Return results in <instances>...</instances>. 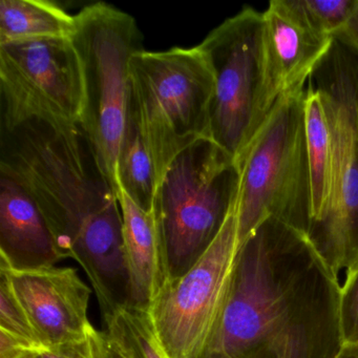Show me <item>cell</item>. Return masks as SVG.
<instances>
[{
  "label": "cell",
  "instance_id": "16",
  "mask_svg": "<svg viewBox=\"0 0 358 358\" xmlns=\"http://www.w3.org/2000/svg\"><path fill=\"white\" fill-rule=\"evenodd\" d=\"M75 29V15L52 1H0V45L39 38H72Z\"/></svg>",
  "mask_w": 358,
  "mask_h": 358
},
{
  "label": "cell",
  "instance_id": "20",
  "mask_svg": "<svg viewBox=\"0 0 358 358\" xmlns=\"http://www.w3.org/2000/svg\"><path fill=\"white\" fill-rule=\"evenodd\" d=\"M0 331L45 350L5 272L0 270Z\"/></svg>",
  "mask_w": 358,
  "mask_h": 358
},
{
  "label": "cell",
  "instance_id": "23",
  "mask_svg": "<svg viewBox=\"0 0 358 358\" xmlns=\"http://www.w3.org/2000/svg\"><path fill=\"white\" fill-rule=\"evenodd\" d=\"M41 358H94L91 338L76 343H64L48 348L41 353Z\"/></svg>",
  "mask_w": 358,
  "mask_h": 358
},
{
  "label": "cell",
  "instance_id": "11",
  "mask_svg": "<svg viewBox=\"0 0 358 358\" xmlns=\"http://www.w3.org/2000/svg\"><path fill=\"white\" fill-rule=\"evenodd\" d=\"M41 345L48 348L89 338L92 289L74 267L14 271L0 266Z\"/></svg>",
  "mask_w": 358,
  "mask_h": 358
},
{
  "label": "cell",
  "instance_id": "12",
  "mask_svg": "<svg viewBox=\"0 0 358 358\" xmlns=\"http://www.w3.org/2000/svg\"><path fill=\"white\" fill-rule=\"evenodd\" d=\"M334 39L312 30L289 0H272L263 13L264 90L268 110L285 94L305 87Z\"/></svg>",
  "mask_w": 358,
  "mask_h": 358
},
{
  "label": "cell",
  "instance_id": "7",
  "mask_svg": "<svg viewBox=\"0 0 358 358\" xmlns=\"http://www.w3.org/2000/svg\"><path fill=\"white\" fill-rule=\"evenodd\" d=\"M75 18L71 39L80 60L85 93L80 123L117 194V158L131 95L129 64L143 50L141 33L133 16L102 1L83 8Z\"/></svg>",
  "mask_w": 358,
  "mask_h": 358
},
{
  "label": "cell",
  "instance_id": "4",
  "mask_svg": "<svg viewBox=\"0 0 358 358\" xmlns=\"http://www.w3.org/2000/svg\"><path fill=\"white\" fill-rule=\"evenodd\" d=\"M305 97L306 87L282 96L238 161V246L269 217L309 234L312 196Z\"/></svg>",
  "mask_w": 358,
  "mask_h": 358
},
{
  "label": "cell",
  "instance_id": "5",
  "mask_svg": "<svg viewBox=\"0 0 358 358\" xmlns=\"http://www.w3.org/2000/svg\"><path fill=\"white\" fill-rule=\"evenodd\" d=\"M131 99L158 184L173 159L209 138L215 76L198 45L141 50L129 64Z\"/></svg>",
  "mask_w": 358,
  "mask_h": 358
},
{
  "label": "cell",
  "instance_id": "14",
  "mask_svg": "<svg viewBox=\"0 0 358 358\" xmlns=\"http://www.w3.org/2000/svg\"><path fill=\"white\" fill-rule=\"evenodd\" d=\"M122 213L123 245L129 278V307L148 311L169 280L166 255L154 215L124 192H117Z\"/></svg>",
  "mask_w": 358,
  "mask_h": 358
},
{
  "label": "cell",
  "instance_id": "15",
  "mask_svg": "<svg viewBox=\"0 0 358 358\" xmlns=\"http://www.w3.org/2000/svg\"><path fill=\"white\" fill-rule=\"evenodd\" d=\"M307 85L305 131L311 180L312 227L322 221L328 210L332 194L334 163L330 125L322 97L310 83Z\"/></svg>",
  "mask_w": 358,
  "mask_h": 358
},
{
  "label": "cell",
  "instance_id": "18",
  "mask_svg": "<svg viewBox=\"0 0 358 358\" xmlns=\"http://www.w3.org/2000/svg\"><path fill=\"white\" fill-rule=\"evenodd\" d=\"M103 322L104 331L129 358H171L144 310L123 306Z\"/></svg>",
  "mask_w": 358,
  "mask_h": 358
},
{
  "label": "cell",
  "instance_id": "24",
  "mask_svg": "<svg viewBox=\"0 0 358 358\" xmlns=\"http://www.w3.org/2000/svg\"><path fill=\"white\" fill-rule=\"evenodd\" d=\"M94 358H129L106 331L94 328L90 335Z\"/></svg>",
  "mask_w": 358,
  "mask_h": 358
},
{
  "label": "cell",
  "instance_id": "3",
  "mask_svg": "<svg viewBox=\"0 0 358 358\" xmlns=\"http://www.w3.org/2000/svg\"><path fill=\"white\" fill-rule=\"evenodd\" d=\"M238 188V164L209 138L173 159L159 182L152 210L169 280L183 275L208 250L236 207Z\"/></svg>",
  "mask_w": 358,
  "mask_h": 358
},
{
  "label": "cell",
  "instance_id": "8",
  "mask_svg": "<svg viewBox=\"0 0 358 358\" xmlns=\"http://www.w3.org/2000/svg\"><path fill=\"white\" fill-rule=\"evenodd\" d=\"M198 47L215 76L209 139L238 164L270 113L264 90L263 13L243 8Z\"/></svg>",
  "mask_w": 358,
  "mask_h": 358
},
{
  "label": "cell",
  "instance_id": "21",
  "mask_svg": "<svg viewBox=\"0 0 358 358\" xmlns=\"http://www.w3.org/2000/svg\"><path fill=\"white\" fill-rule=\"evenodd\" d=\"M341 324L343 343H358V263L341 284Z\"/></svg>",
  "mask_w": 358,
  "mask_h": 358
},
{
  "label": "cell",
  "instance_id": "25",
  "mask_svg": "<svg viewBox=\"0 0 358 358\" xmlns=\"http://www.w3.org/2000/svg\"><path fill=\"white\" fill-rule=\"evenodd\" d=\"M336 39L347 43L350 47L358 51V0L355 12H354L351 20H350L348 26L345 27V30L336 37Z\"/></svg>",
  "mask_w": 358,
  "mask_h": 358
},
{
  "label": "cell",
  "instance_id": "17",
  "mask_svg": "<svg viewBox=\"0 0 358 358\" xmlns=\"http://www.w3.org/2000/svg\"><path fill=\"white\" fill-rule=\"evenodd\" d=\"M116 177L118 190L124 192L140 208L152 213L158 178L154 161L140 129L131 95L117 158Z\"/></svg>",
  "mask_w": 358,
  "mask_h": 358
},
{
  "label": "cell",
  "instance_id": "22",
  "mask_svg": "<svg viewBox=\"0 0 358 358\" xmlns=\"http://www.w3.org/2000/svg\"><path fill=\"white\" fill-rule=\"evenodd\" d=\"M43 351L0 331V358H39Z\"/></svg>",
  "mask_w": 358,
  "mask_h": 358
},
{
  "label": "cell",
  "instance_id": "1",
  "mask_svg": "<svg viewBox=\"0 0 358 358\" xmlns=\"http://www.w3.org/2000/svg\"><path fill=\"white\" fill-rule=\"evenodd\" d=\"M341 290L307 234L267 217L238 246L201 358H336L345 345Z\"/></svg>",
  "mask_w": 358,
  "mask_h": 358
},
{
  "label": "cell",
  "instance_id": "2",
  "mask_svg": "<svg viewBox=\"0 0 358 358\" xmlns=\"http://www.w3.org/2000/svg\"><path fill=\"white\" fill-rule=\"evenodd\" d=\"M0 171L32 196L62 257L83 268L102 317L129 305L120 204L81 123L0 119Z\"/></svg>",
  "mask_w": 358,
  "mask_h": 358
},
{
  "label": "cell",
  "instance_id": "27",
  "mask_svg": "<svg viewBox=\"0 0 358 358\" xmlns=\"http://www.w3.org/2000/svg\"><path fill=\"white\" fill-rule=\"evenodd\" d=\"M39 358H41V357H39Z\"/></svg>",
  "mask_w": 358,
  "mask_h": 358
},
{
  "label": "cell",
  "instance_id": "6",
  "mask_svg": "<svg viewBox=\"0 0 358 358\" xmlns=\"http://www.w3.org/2000/svg\"><path fill=\"white\" fill-rule=\"evenodd\" d=\"M308 83L322 97L334 163L328 210L308 236L339 278L358 263V51L335 38Z\"/></svg>",
  "mask_w": 358,
  "mask_h": 358
},
{
  "label": "cell",
  "instance_id": "13",
  "mask_svg": "<svg viewBox=\"0 0 358 358\" xmlns=\"http://www.w3.org/2000/svg\"><path fill=\"white\" fill-rule=\"evenodd\" d=\"M64 259L32 196L0 171V266L14 271L52 267Z\"/></svg>",
  "mask_w": 358,
  "mask_h": 358
},
{
  "label": "cell",
  "instance_id": "10",
  "mask_svg": "<svg viewBox=\"0 0 358 358\" xmlns=\"http://www.w3.org/2000/svg\"><path fill=\"white\" fill-rule=\"evenodd\" d=\"M1 119L45 116L80 122L83 71L71 38L0 45Z\"/></svg>",
  "mask_w": 358,
  "mask_h": 358
},
{
  "label": "cell",
  "instance_id": "26",
  "mask_svg": "<svg viewBox=\"0 0 358 358\" xmlns=\"http://www.w3.org/2000/svg\"><path fill=\"white\" fill-rule=\"evenodd\" d=\"M336 358H358V343H345Z\"/></svg>",
  "mask_w": 358,
  "mask_h": 358
},
{
  "label": "cell",
  "instance_id": "9",
  "mask_svg": "<svg viewBox=\"0 0 358 358\" xmlns=\"http://www.w3.org/2000/svg\"><path fill=\"white\" fill-rule=\"evenodd\" d=\"M236 207L208 250L183 275L167 280L146 311L171 358L202 357L213 336L238 252Z\"/></svg>",
  "mask_w": 358,
  "mask_h": 358
},
{
  "label": "cell",
  "instance_id": "19",
  "mask_svg": "<svg viewBox=\"0 0 358 358\" xmlns=\"http://www.w3.org/2000/svg\"><path fill=\"white\" fill-rule=\"evenodd\" d=\"M289 3L312 30L336 38L351 20L357 0H289Z\"/></svg>",
  "mask_w": 358,
  "mask_h": 358
}]
</instances>
